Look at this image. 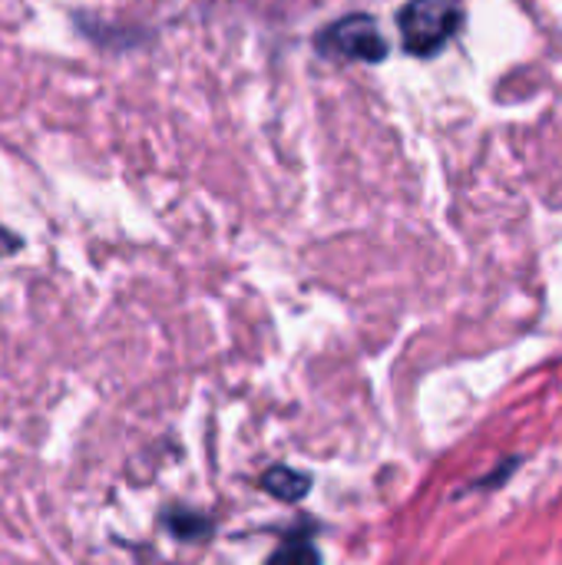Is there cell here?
<instances>
[{
	"mask_svg": "<svg viewBox=\"0 0 562 565\" xmlns=\"http://www.w3.org/2000/svg\"><path fill=\"white\" fill-rule=\"evenodd\" d=\"M460 7L457 0H411L397 13V26L404 36V50L414 56H434L441 53L450 36L460 30Z\"/></svg>",
	"mask_w": 562,
	"mask_h": 565,
	"instance_id": "cell-1",
	"label": "cell"
},
{
	"mask_svg": "<svg viewBox=\"0 0 562 565\" xmlns=\"http://www.w3.org/2000/svg\"><path fill=\"white\" fill-rule=\"evenodd\" d=\"M318 50L325 56H338V60L381 63L388 56V40H384L374 17L351 13V17H341L318 33Z\"/></svg>",
	"mask_w": 562,
	"mask_h": 565,
	"instance_id": "cell-2",
	"label": "cell"
},
{
	"mask_svg": "<svg viewBox=\"0 0 562 565\" xmlns=\"http://www.w3.org/2000/svg\"><path fill=\"white\" fill-rule=\"evenodd\" d=\"M262 487H265L275 500H282V503H298V500L308 497L311 480H308L305 473L288 470V467H272V470L262 477Z\"/></svg>",
	"mask_w": 562,
	"mask_h": 565,
	"instance_id": "cell-3",
	"label": "cell"
}]
</instances>
